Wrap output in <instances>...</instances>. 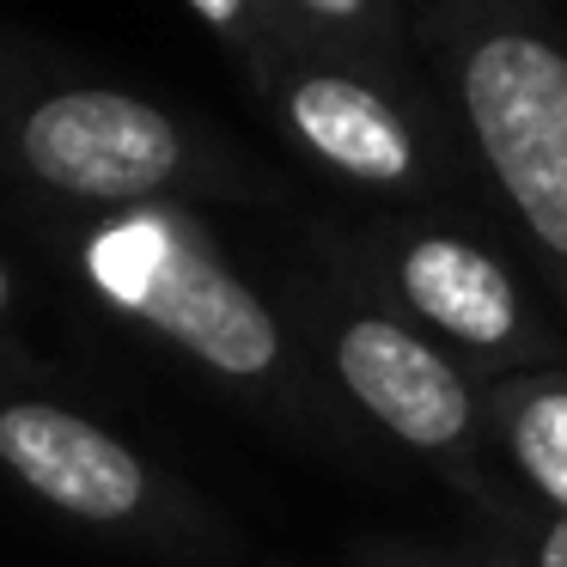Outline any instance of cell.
Instances as JSON below:
<instances>
[{"label":"cell","instance_id":"obj_1","mask_svg":"<svg viewBox=\"0 0 567 567\" xmlns=\"http://www.w3.org/2000/svg\"><path fill=\"white\" fill-rule=\"evenodd\" d=\"M68 262L116 323L172 348L184 367L269 415L281 433L360 452L367 427L330 391L287 311L250 275H238L196 208L153 202L86 214L68 226Z\"/></svg>","mask_w":567,"mask_h":567},{"label":"cell","instance_id":"obj_2","mask_svg":"<svg viewBox=\"0 0 567 567\" xmlns=\"http://www.w3.org/2000/svg\"><path fill=\"white\" fill-rule=\"evenodd\" d=\"M506 238L567 330V43L543 0H403Z\"/></svg>","mask_w":567,"mask_h":567},{"label":"cell","instance_id":"obj_3","mask_svg":"<svg viewBox=\"0 0 567 567\" xmlns=\"http://www.w3.org/2000/svg\"><path fill=\"white\" fill-rule=\"evenodd\" d=\"M275 135L342 189L403 214H433L506 238L501 208L470 159L433 80H403L299 38L250 80Z\"/></svg>","mask_w":567,"mask_h":567},{"label":"cell","instance_id":"obj_4","mask_svg":"<svg viewBox=\"0 0 567 567\" xmlns=\"http://www.w3.org/2000/svg\"><path fill=\"white\" fill-rule=\"evenodd\" d=\"M311 269L403 318L482 384L567 367L561 318L530 293L525 269L506 257L494 233L403 208L318 214Z\"/></svg>","mask_w":567,"mask_h":567},{"label":"cell","instance_id":"obj_5","mask_svg":"<svg viewBox=\"0 0 567 567\" xmlns=\"http://www.w3.org/2000/svg\"><path fill=\"white\" fill-rule=\"evenodd\" d=\"M281 293L287 323L299 330L306 354L318 360V372L330 379V391L348 403L360 427L384 433L409 457H421L482 518V530L506 525L525 506V488L506 476L501 452L488 440L476 372H464L421 330L379 311L372 299L336 287L318 269L287 275Z\"/></svg>","mask_w":567,"mask_h":567},{"label":"cell","instance_id":"obj_6","mask_svg":"<svg viewBox=\"0 0 567 567\" xmlns=\"http://www.w3.org/2000/svg\"><path fill=\"white\" fill-rule=\"evenodd\" d=\"M0 172L86 214L281 196V184L226 147L214 128L123 86H7Z\"/></svg>","mask_w":567,"mask_h":567},{"label":"cell","instance_id":"obj_7","mask_svg":"<svg viewBox=\"0 0 567 567\" xmlns=\"http://www.w3.org/2000/svg\"><path fill=\"white\" fill-rule=\"evenodd\" d=\"M0 476L68 525L147 549L202 555L226 537L202 494L80 403L0 372Z\"/></svg>","mask_w":567,"mask_h":567},{"label":"cell","instance_id":"obj_8","mask_svg":"<svg viewBox=\"0 0 567 567\" xmlns=\"http://www.w3.org/2000/svg\"><path fill=\"white\" fill-rule=\"evenodd\" d=\"M488 440L506 476L543 513L567 518V367H537L482 384Z\"/></svg>","mask_w":567,"mask_h":567},{"label":"cell","instance_id":"obj_9","mask_svg":"<svg viewBox=\"0 0 567 567\" xmlns=\"http://www.w3.org/2000/svg\"><path fill=\"white\" fill-rule=\"evenodd\" d=\"M281 7L311 43L360 55V62L384 68V74L427 80V68L415 55V38H409L403 0H281Z\"/></svg>","mask_w":567,"mask_h":567},{"label":"cell","instance_id":"obj_10","mask_svg":"<svg viewBox=\"0 0 567 567\" xmlns=\"http://www.w3.org/2000/svg\"><path fill=\"white\" fill-rule=\"evenodd\" d=\"M184 7L196 13V25L233 55L245 80H257L275 55H287L299 38H306V31L287 19L281 0H184Z\"/></svg>","mask_w":567,"mask_h":567},{"label":"cell","instance_id":"obj_11","mask_svg":"<svg viewBox=\"0 0 567 567\" xmlns=\"http://www.w3.org/2000/svg\"><path fill=\"white\" fill-rule=\"evenodd\" d=\"M488 543H494L488 561L501 567H567V518L543 513L537 501H525L506 525H494Z\"/></svg>","mask_w":567,"mask_h":567},{"label":"cell","instance_id":"obj_12","mask_svg":"<svg viewBox=\"0 0 567 567\" xmlns=\"http://www.w3.org/2000/svg\"><path fill=\"white\" fill-rule=\"evenodd\" d=\"M360 567H501V561H470V555H440V549H415V543H367Z\"/></svg>","mask_w":567,"mask_h":567},{"label":"cell","instance_id":"obj_13","mask_svg":"<svg viewBox=\"0 0 567 567\" xmlns=\"http://www.w3.org/2000/svg\"><path fill=\"white\" fill-rule=\"evenodd\" d=\"M7 318H13V269L0 257V330H7Z\"/></svg>","mask_w":567,"mask_h":567}]
</instances>
